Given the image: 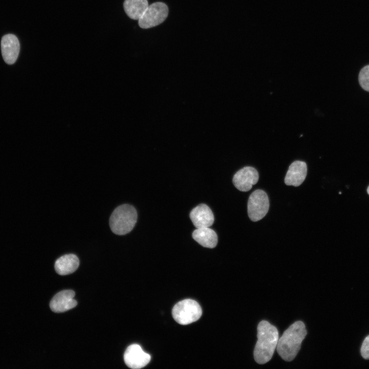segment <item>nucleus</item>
I'll return each mask as SVG.
<instances>
[{
    "instance_id": "1",
    "label": "nucleus",
    "mask_w": 369,
    "mask_h": 369,
    "mask_svg": "<svg viewBox=\"0 0 369 369\" xmlns=\"http://www.w3.org/2000/svg\"><path fill=\"white\" fill-rule=\"evenodd\" d=\"M257 338L254 357L257 363L262 364L271 360L276 348L279 339L278 330L268 321L262 320L258 324Z\"/></svg>"
},
{
    "instance_id": "2",
    "label": "nucleus",
    "mask_w": 369,
    "mask_h": 369,
    "mask_svg": "<svg viewBox=\"0 0 369 369\" xmlns=\"http://www.w3.org/2000/svg\"><path fill=\"white\" fill-rule=\"evenodd\" d=\"M306 334L305 324L302 321H297L291 325L278 339L276 349L280 356L285 361L293 360Z\"/></svg>"
},
{
    "instance_id": "3",
    "label": "nucleus",
    "mask_w": 369,
    "mask_h": 369,
    "mask_svg": "<svg viewBox=\"0 0 369 369\" xmlns=\"http://www.w3.org/2000/svg\"><path fill=\"white\" fill-rule=\"evenodd\" d=\"M137 219L135 208L130 204H122L112 212L109 220L111 231L118 235H124L130 232Z\"/></svg>"
},
{
    "instance_id": "4",
    "label": "nucleus",
    "mask_w": 369,
    "mask_h": 369,
    "mask_svg": "<svg viewBox=\"0 0 369 369\" xmlns=\"http://www.w3.org/2000/svg\"><path fill=\"white\" fill-rule=\"evenodd\" d=\"M172 313L177 323L187 325L198 320L202 315V310L195 300L187 299L177 303Z\"/></svg>"
},
{
    "instance_id": "5",
    "label": "nucleus",
    "mask_w": 369,
    "mask_h": 369,
    "mask_svg": "<svg viewBox=\"0 0 369 369\" xmlns=\"http://www.w3.org/2000/svg\"><path fill=\"white\" fill-rule=\"evenodd\" d=\"M270 207L269 199L266 193L258 189L250 195L248 202V214L252 221L262 219L268 213Z\"/></svg>"
},
{
    "instance_id": "6",
    "label": "nucleus",
    "mask_w": 369,
    "mask_h": 369,
    "mask_svg": "<svg viewBox=\"0 0 369 369\" xmlns=\"http://www.w3.org/2000/svg\"><path fill=\"white\" fill-rule=\"evenodd\" d=\"M169 9L162 2H156L149 5L146 11L138 20L139 27L148 29L156 26L165 20L168 15Z\"/></svg>"
},
{
    "instance_id": "7",
    "label": "nucleus",
    "mask_w": 369,
    "mask_h": 369,
    "mask_svg": "<svg viewBox=\"0 0 369 369\" xmlns=\"http://www.w3.org/2000/svg\"><path fill=\"white\" fill-rule=\"evenodd\" d=\"M258 172L255 168L245 167L234 174L233 183L238 190L247 192L258 182Z\"/></svg>"
},
{
    "instance_id": "8",
    "label": "nucleus",
    "mask_w": 369,
    "mask_h": 369,
    "mask_svg": "<svg viewBox=\"0 0 369 369\" xmlns=\"http://www.w3.org/2000/svg\"><path fill=\"white\" fill-rule=\"evenodd\" d=\"M124 358L126 364L133 369L145 367L151 360L150 355L145 352L140 346L136 344H132L127 347Z\"/></svg>"
},
{
    "instance_id": "9",
    "label": "nucleus",
    "mask_w": 369,
    "mask_h": 369,
    "mask_svg": "<svg viewBox=\"0 0 369 369\" xmlns=\"http://www.w3.org/2000/svg\"><path fill=\"white\" fill-rule=\"evenodd\" d=\"M75 293L72 290H64L57 293L50 303L51 310L55 313H62L73 309L77 305L74 299Z\"/></svg>"
},
{
    "instance_id": "10",
    "label": "nucleus",
    "mask_w": 369,
    "mask_h": 369,
    "mask_svg": "<svg viewBox=\"0 0 369 369\" xmlns=\"http://www.w3.org/2000/svg\"><path fill=\"white\" fill-rule=\"evenodd\" d=\"M19 43L17 38L13 34L4 36L1 41L2 54L4 61L9 65L14 64L19 52Z\"/></svg>"
},
{
    "instance_id": "11",
    "label": "nucleus",
    "mask_w": 369,
    "mask_h": 369,
    "mask_svg": "<svg viewBox=\"0 0 369 369\" xmlns=\"http://www.w3.org/2000/svg\"><path fill=\"white\" fill-rule=\"evenodd\" d=\"M190 217L196 229L210 227L214 221L212 210L205 204H199L193 209L190 213Z\"/></svg>"
},
{
    "instance_id": "12",
    "label": "nucleus",
    "mask_w": 369,
    "mask_h": 369,
    "mask_svg": "<svg viewBox=\"0 0 369 369\" xmlns=\"http://www.w3.org/2000/svg\"><path fill=\"white\" fill-rule=\"evenodd\" d=\"M307 175V166L305 162L296 160L291 164L284 178L287 186H299Z\"/></svg>"
},
{
    "instance_id": "13",
    "label": "nucleus",
    "mask_w": 369,
    "mask_h": 369,
    "mask_svg": "<svg viewBox=\"0 0 369 369\" xmlns=\"http://www.w3.org/2000/svg\"><path fill=\"white\" fill-rule=\"evenodd\" d=\"M79 264V261L76 255L73 254H67L56 260L54 268L59 275H66L75 272Z\"/></svg>"
},
{
    "instance_id": "14",
    "label": "nucleus",
    "mask_w": 369,
    "mask_h": 369,
    "mask_svg": "<svg viewBox=\"0 0 369 369\" xmlns=\"http://www.w3.org/2000/svg\"><path fill=\"white\" fill-rule=\"evenodd\" d=\"M193 239L203 247L215 248L218 241L216 232L209 227L197 228L192 233Z\"/></svg>"
},
{
    "instance_id": "15",
    "label": "nucleus",
    "mask_w": 369,
    "mask_h": 369,
    "mask_svg": "<svg viewBox=\"0 0 369 369\" xmlns=\"http://www.w3.org/2000/svg\"><path fill=\"white\" fill-rule=\"evenodd\" d=\"M147 0H125L124 8L127 15L131 19L139 20L148 7Z\"/></svg>"
},
{
    "instance_id": "16",
    "label": "nucleus",
    "mask_w": 369,
    "mask_h": 369,
    "mask_svg": "<svg viewBox=\"0 0 369 369\" xmlns=\"http://www.w3.org/2000/svg\"><path fill=\"white\" fill-rule=\"evenodd\" d=\"M358 80L362 88L369 92V65L361 69L359 74Z\"/></svg>"
},
{
    "instance_id": "17",
    "label": "nucleus",
    "mask_w": 369,
    "mask_h": 369,
    "mask_svg": "<svg viewBox=\"0 0 369 369\" xmlns=\"http://www.w3.org/2000/svg\"><path fill=\"white\" fill-rule=\"evenodd\" d=\"M361 354L365 359H369V335L363 340L361 347Z\"/></svg>"
},
{
    "instance_id": "18",
    "label": "nucleus",
    "mask_w": 369,
    "mask_h": 369,
    "mask_svg": "<svg viewBox=\"0 0 369 369\" xmlns=\"http://www.w3.org/2000/svg\"><path fill=\"white\" fill-rule=\"evenodd\" d=\"M367 192L368 194L369 195V186L368 187V188L367 189Z\"/></svg>"
},
{
    "instance_id": "19",
    "label": "nucleus",
    "mask_w": 369,
    "mask_h": 369,
    "mask_svg": "<svg viewBox=\"0 0 369 369\" xmlns=\"http://www.w3.org/2000/svg\"><path fill=\"white\" fill-rule=\"evenodd\" d=\"M339 194H341V192H339Z\"/></svg>"
}]
</instances>
